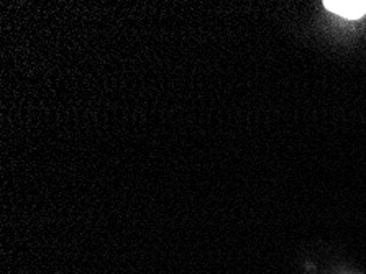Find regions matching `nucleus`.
<instances>
[{
	"mask_svg": "<svg viewBox=\"0 0 366 274\" xmlns=\"http://www.w3.org/2000/svg\"><path fill=\"white\" fill-rule=\"evenodd\" d=\"M323 5H325L327 10L342 15L345 19L357 20L366 14V2H363V0H327Z\"/></svg>",
	"mask_w": 366,
	"mask_h": 274,
	"instance_id": "obj_1",
	"label": "nucleus"
}]
</instances>
